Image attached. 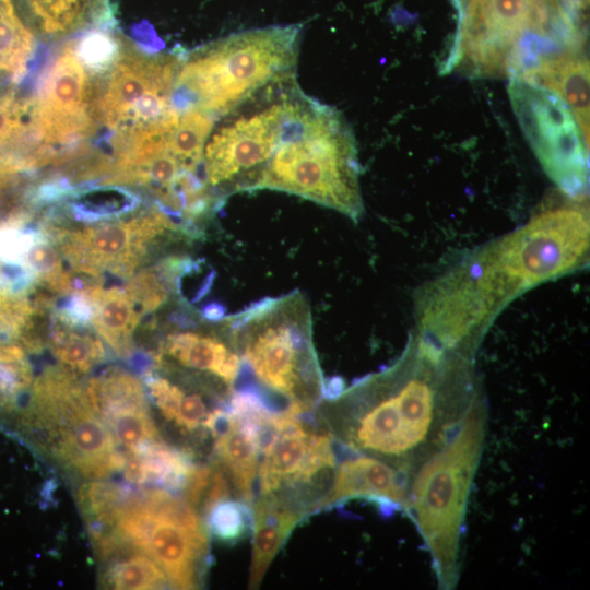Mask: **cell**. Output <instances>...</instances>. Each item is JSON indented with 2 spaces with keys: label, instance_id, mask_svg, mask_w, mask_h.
I'll return each mask as SVG.
<instances>
[{
  "label": "cell",
  "instance_id": "cell-1",
  "mask_svg": "<svg viewBox=\"0 0 590 590\" xmlns=\"http://www.w3.org/2000/svg\"><path fill=\"white\" fill-rule=\"evenodd\" d=\"M257 189L285 191L357 221L364 204L354 134L335 108L288 84L276 141Z\"/></svg>",
  "mask_w": 590,
  "mask_h": 590
},
{
  "label": "cell",
  "instance_id": "cell-2",
  "mask_svg": "<svg viewBox=\"0 0 590 590\" xmlns=\"http://www.w3.org/2000/svg\"><path fill=\"white\" fill-rule=\"evenodd\" d=\"M590 223L583 200L542 208L508 234L460 260L480 298L495 314L540 284L582 269Z\"/></svg>",
  "mask_w": 590,
  "mask_h": 590
},
{
  "label": "cell",
  "instance_id": "cell-3",
  "mask_svg": "<svg viewBox=\"0 0 590 590\" xmlns=\"http://www.w3.org/2000/svg\"><path fill=\"white\" fill-rule=\"evenodd\" d=\"M486 403L479 396L452 434L413 473L405 508L423 538L440 588L459 577L467 504L483 447Z\"/></svg>",
  "mask_w": 590,
  "mask_h": 590
},
{
  "label": "cell",
  "instance_id": "cell-4",
  "mask_svg": "<svg viewBox=\"0 0 590 590\" xmlns=\"http://www.w3.org/2000/svg\"><path fill=\"white\" fill-rule=\"evenodd\" d=\"M300 26L274 25L226 36L181 62L174 93L178 109L224 116L268 86L294 78Z\"/></svg>",
  "mask_w": 590,
  "mask_h": 590
},
{
  "label": "cell",
  "instance_id": "cell-5",
  "mask_svg": "<svg viewBox=\"0 0 590 590\" xmlns=\"http://www.w3.org/2000/svg\"><path fill=\"white\" fill-rule=\"evenodd\" d=\"M556 0H470L448 69L461 66L477 78L517 76L564 46L551 35Z\"/></svg>",
  "mask_w": 590,
  "mask_h": 590
},
{
  "label": "cell",
  "instance_id": "cell-6",
  "mask_svg": "<svg viewBox=\"0 0 590 590\" xmlns=\"http://www.w3.org/2000/svg\"><path fill=\"white\" fill-rule=\"evenodd\" d=\"M21 425L59 463L85 479L123 468L126 457L91 408L75 375L49 367L36 378Z\"/></svg>",
  "mask_w": 590,
  "mask_h": 590
},
{
  "label": "cell",
  "instance_id": "cell-7",
  "mask_svg": "<svg viewBox=\"0 0 590 590\" xmlns=\"http://www.w3.org/2000/svg\"><path fill=\"white\" fill-rule=\"evenodd\" d=\"M114 535L152 558L177 589L197 586L206 534L193 507L164 488L129 486L115 510Z\"/></svg>",
  "mask_w": 590,
  "mask_h": 590
},
{
  "label": "cell",
  "instance_id": "cell-8",
  "mask_svg": "<svg viewBox=\"0 0 590 590\" xmlns=\"http://www.w3.org/2000/svg\"><path fill=\"white\" fill-rule=\"evenodd\" d=\"M180 64L174 57L120 48L94 99L96 117L115 131V148L168 132L177 123L180 110L174 93Z\"/></svg>",
  "mask_w": 590,
  "mask_h": 590
},
{
  "label": "cell",
  "instance_id": "cell-9",
  "mask_svg": "<svg viewBox=\"0 0 590 590\" xmlns=\"http://www.w3.org/2000/svg\"><path fill=\"white\" fill-rule=\"evenodd\" d=\"M293 80L268 86L212 128L204 145L203 170L215 197L257 190L275 145L286 87Z\"/></svg>",
  "mask_w": 590,
  "mask_h": 590
},
{
  "label": "cell",
  "instance_id": "cell-10",
  "mask_svg": "<svg viewBox=\"0 0 590 590\" xmlns=\"http://www.w3.org/2000/svg\"><path fill=\"white\" fill-rule=\"evenodd\" d=\"M244 344V357L268 388L296 398L303 386V355L310 316L299 295L267 299L226 321Z\"/></svg>",
  "mask_w": 590,
  "mask_h": 590
},
{
  "label": "cell",
  "instance_id": "cell-11",
  "mask_svg": "<svg viewBox=\"0 0 590 590\" xmlns=\"http://www.w3.org/2000/svg\"><path fill=\"white\" fill-rule=\"evenodd\" d=\"M510 102L544 172L568 198L585 200L588 192V149L577 120L554 92L512 76Z\"/></svg>",
  "mask_w": 590,
  "mask_h": 590
},
{
  "label": "cell",
  "instance_id": "cell-12",
  "mask_svg": "<svg viewBox=\"0 0 590 590\" xmlns=\"http://www.w3.org/2000/svg\"><path fill=\"white\" fill-rule=\"evenodd\" d=\"M88 71L75 54L74 42L57 52L46 68L34 99V116L44 145L62 162L95 129V108Z\"/></svg>",
  "mask_w": 590,
  "mask_h": 590
},
{
  "label": "cell",
  "instance_id": "cell-13",
  "mask_svg": "<svg viewBox=\"0 0 590 590\" xmlns=\"http://www.w3.org/2000/svg\"><path fill=\"white\" fill-rule=\"evenodd\" d=\"M176 231H180L178 224L157 208L130 220L76 229L58 225L55 235L85 257L102 274L107 270L128 278L142 263L151 244L166 232Z\"/></svg>",
  "mask_w": 590,
  "mask_h": 590
},
{
  "label": "cell",
  "instance_id": "cell-14",
  "mask_svg": "<svg viewBox=\"0 0 590 590\" xmlns=\"http://www.w3.org/2000/svg\"><path fill=\"white\" fill-rule=\"evenodd\" d=\"M263 433L269 439L258 467L262 495L274 494L286 484L309 482L334 467L331 439L304 428L290 408L273 414Z\"/></svg>",
  "mask_w": 590,
  "mask_h": 590
},
{
  "label": "cell",
  "instance_id": "cell-15",
  "mask_svg": "<svg viewBox=\"0 0 590 590\" xmlns=\"http://www.w3.org/2000/svg\"><path fill=\"white\" fill-rule=\"evenodd\" d=\"M54 161L37 129L33 97L13 90L1 94L0 173L15 174Z\"/></svg>",
  "mask_w": 590,
  "mask_h": 590
},
{
  "label": "cell",
  "instance_id": "cell-16",
  "mask_svg": "<svg viewBox=\"0 0 590 590\" xmlns=\"http://www.w3.org/2000/svg\"><path fill=\"white\" fill-rule=\"evenodd\" d=\"M517 76L556 93L578 120L589 146V62L578 49L541 57Z\"/></svg>",
  "mask_w": 590,
  "mask_h": 590
},
{
  "label": "cell",
  "instance_id": "cell-17",
  "mask_svg": "<svg viewBox=\"0 0 590 590\" xmlns=\"http://www.w3.org/2000/svg\"><path fill=\"white\" fill-rule=\"evenodd\" d=\"M409 475L380 459L356 457L342 462L323 505L345 498L368 497L405 507Z\"/></svg>",
  "mask_w": 590,
  "mask_h": 590
},
{
  "label": "cell",
  "instance_id": "cell-18",
  "mask_svg": "<svg viewBox=\"0 0 590 590\" xmlns=\"http://www.w3.org/2000/svg\"><path fill=\"white\" fill-rule=\"evenodd\" d=\"M257 412L233 411L226 415V428L216 439V453L245 502L252 499L262 444V425Z\"/></svg>",
  "mask_w": 590,
  "mask_h": 590
},
{
  "label": "cell",
  "instance_id": "cell-19",
  "mask_svg": "<svg viewBox=\"0 0 590 590\" xmlns=\"http://www.w3.org/2000/svg\"><path fill=\"white\" fill-rule=\"evenodd\" d=\"M85 296L93 306L91 324L95 332L120 357L134 352L133 332L142 314L126 291L104 288L101 283L91 286Z\"/></svg>",
  "mask_w": 590,
  "mask_h": 590
},
{
  "label": "cell",
  "instance_id": "cell-20",
  "mask_svg": "<svg viewBox=\"0 0 590 590\" xmlns=\"http://www.w3.org/2000/svg\"><path fill=\"white\" fill-rule=\"evenodd\" d=\"M161 350L181 366L211 374L227 386L235 382L240 370L238 354L211 334L175 332L166 337Z\"/></svg>",
  "mask_w": 590,
  "mask_h": 590
},
{
  "label": "cell",
  "instance_id": "cell-21",
  "mask_svg": "<svg viewBox=\"0 0 590 590\" xmlns=\"http://www.w3.org/2000/svg\"><path fill=\"white\" fill-rule=\"evenodd\" d=\"M194 467L187 455L160 440L129 453L122 469L126 480L132 484H156L166 491H184Z\"/></svg>",
  "mask_w": 590,
  "mask_h": 590
},
{
  "label": "cell",
  "instance_id": "cell-22",
  "mask_svg": "<svg viewBox=\"0 0 590 590\" xmlns=\"http://www.w3.org/2000/svg\"><path fill=\"white\" fill-rule=\"evenodd\" d=\"M297 515L283 506L274 494L263 495L253 507V542L250 587L261 582L270 563L288 532L295 526Z\"/></svg>",
  "mask_w": 590,
  "mask_h": 590
},
{
  "label": "cell",
  "instance_id": "cell-23",
  "mask_svg": "<svg viewBox=\"0 0 590 590\" xmlns=\"http://www.w3.org/2000/svg\"><path fill=\"white\" fill-rule=\"evenodd\" d=\"M84 392L91 408L104 423L117 415L149 408L140 379L119 367L106 368L90 378Z\"/></svg>",
  "mask_w": 590,
  "mask_h": 590
},
{
  "label": "cell",
  "instance_id": "cell-24",
  "mask_svg": "<svg viewBox=\"0 0 590 590\" xmlns=\"http://www.w3.org/2000/svg\"><path fill=\"white\" fill-rule=\"evenodd\" d=\"M145 384L150 396L164 417L187 430L205 427L215 430L222 414L209 411L202 397L188 392L168 379L149 373Z\"/></svg>",
  "mask_w": 590,
  "mask_h": 590
},
{
  "label": "cell",
  "instance_id": "cell-25",
  "mask_svg": "<svg viewBox=\"0 0 590 590\" xmlns=\"http://www.w3.org/2000/svg\"><path fill=\"white\" fill-rule=\"evenodd\" d=\"M62 320L55 312L48 331V346L62 368L73 375L86 374L106 356L102 341Z\"/></svg>",
  "mask_w": 590,
  "mask_h": 590
},
{
  "label": "cell",
  "instance_id": "cell-26",
  "mask_svg": "<svg viewBox=\"0 0 590 590\" xmlns=\"http://www.w3.org/2000/svg\"><path fill=\"white\" fill-rule=\"evenodd\" d=\"M35 47V37L21 20L13 0H0V79H22Z\"/></svg>",
  "mask_w": 590,
  "mask_h": 590
},
{
  "label": "cell",
  "instance_id": "cell-27",
  "mask_svg": "<svg viewBox=\"0 0 590 590\" xmlns=\"http://www.w3.org/2000/svg\"><path fill=\"white\" fill-rule=\"evenodd\" d=\"M179 110L178 121L168 134V148L186 169L198 173L215 117L194 106Z\"/></svg>",
  "mask_w": 590,
  "mask_h": 590
},
{
  "label": "cell",
  "instance_id": "cell-28",
  "mask_svg": "<svg viewBox=\"0 0 590 590\" xmlns=\"http://www.w3.org/2000/svg\"><path fill=\"white\" fill-rule=\"evenodd\" d=\"M22 262L34 272L37 283L50 292L60 295L75 292V279L64 269L57 247L40 229Z\"/></svg>",
  "mask_w": 590,
  "mask_h": 590
},
{
  "label": "cell",
  "instance_id": "cell-29",
  "mask_svg": "<svg viewBox=\"0 0 590 590\" xmlns=\"http://www.w3.org/2000/svg\"><path fill=\"white\" fill-rule=\"evenodd\" d=\"M102 583L110 589H162L169 585L163 569L148 555L133 554L114 562L103 573Z\"/></svg>",
  "mask_w": 590,
  "mask_h": 590
},
{
  "label": "cell",
  "instance_id": "cell-30",
  "mask_svg": "<svg viewBox=\"0 0 590 590\" xmlns=\"http://www.w3.org/2000/svg\"><path fill=\"white\" fill-rule=\"evenodd\" d=\"M31 384L32 369L23 349L0 343V411H13Z\"/></svg>",
  "mask_w": 590,
  "mask_h": 590
},
{
  "label": "cell",
  "instance_id": "cell-31",
  "mask_svg": "<svg viewBox=\"0 0 590 590\" xmlns=\"http://www.w3.org/2000/svg\"><path fill=\"white\" fill-rule=\"evenodd\" d=\"M40 28L50 35L67 34L83 24L88 0H25Z\"/></svg>",
  "mask_w": 590,
  "mask_h": 590
},
{
  "label": "cell",
  "instance_id": "cell-32",
  "mask_svg": "<svg viewBox=\"0 0 590 590\" xmlns=\"http://www.w3.org/2000/svg\"><path fill=\"white\" fill-rule=\"evenodd\" d=\"M74 49L86 70L98 74L109 70L120 51L118 42L102 31L88 32L74 40Z\"/></svg>",
  "mask_w": 590,
  "mask_h": 590
},
{
  "label": "cell",
  "instance_id": "cell-33",
  "mask_svg": "<svg viewBox=\"0 0 590 590\" xmlns=\"http://www.w3.org/2000/svg\"><path fill=\"white\" fill-rule=\"evenodd\" d=\"M211 532L222 542H236L247 529V514L241 504L227 499L216 503L209 510Z\"/></svg>",
  "mask_w": 590,
  "mask_h": 590
},
{
  "label": "cell",
  "instance_id": "cell-34",
  "mask_svg": "<svg viewBox=\"0 0 590 590\" xmlns=\"http://www.w3.org/2000/svg\"><path fill=\"white\" fill-rule=\"evenodd\" d=\"M13 174L0 173V194L11 184Z\"/></svg>",
  "mask_w": 590,
  "mask_h": 590
}]
</instances>
